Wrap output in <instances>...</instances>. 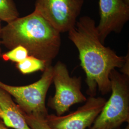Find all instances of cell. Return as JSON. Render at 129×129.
Returning a JSON list of instances; mask_svg holds the SVG:
<instances>
[{
    "label": "cell",
    "mask_w": 129,
    "mask_h": 129,
    "mask_svg": "<svg viewBox=\"0 0 129 129\" xmlns=\"http://www.w3.org/2000/svg\"><path fill=\"white\" fill-rule=\"evenodd\" d=\"M2 28H3V27H2L1 22V20H0V57H1V55H2V49H1V44H2L1 38V34H2Z\"/></svg>",
    "instance_id": "9a60e30c"
},
{
    "label": "cell",
    "mask_w": 129,
    "mask_h": 129,
    "mask_svg": "<svg viewBox=\"0 0 129 129\" xmlns=\"http://www.w3.org/2000/svg\"><path fill=\"white\" fill-rule=\"evenodd\" d=\"M0 129H8L7 127L0 120Z\"/></svg>",
    "instance_id": "2e32d148"
},
{
    "label": "cell",
    "mask_w": 129,
    "mask_h": 129,
    "mask_svg": "<svg viewBox=\"0 0 129 129\" xmlns=\"http://www.w3.org/2000/svg\"><path fill=\"white\" fill-rule=\"evenodd\" d=\"M24 116L27 124L31 129H52L47 124L45 119L24 113Z\"/></svg>",
    "instance_id": "4fadbf2b"
},
{
    "label": "cell",
    "mask_w": 129,
    "mask_h": 129,
    "mask_svg": "<svg viewBox=\"0 0 129 129\" xmlns=\"http://www.w3.org/2000/svg\"><path fill=\"white\" fill-rule=\"evenodd\" d=\"M0 108L3 113L1 119L7 127L31 129L26 122L23 111L15 104L9 94L1 88Z\"/></svg>",
    "instance_id": "9c48e42d"
},
{
    "label": "cell",
    "mask_w": 129,
    "mask_h": 129,
    "mask_svg": "<svg viewBox=\"0 0 129 129\" xmlns=\"http://www.w3.org/2000/svg\"><path fill=\"white\" fill-rule=\"evenodd\" d=\"M102 97H89L83 106L67 115L48 114L45 118L52 129H88L93 123L106 103Z\"/></svg>",
    "instance_id": "52a82bcc"
},
{
    "label": "cell",
    "mask_w": 129,
    "mask_h": 129,
    "mask_svg": "<svg viewBox=\"0 0 129 129\" xmlns=\"http://www.w3.org/2000/svg\"><path fill=\"white\" fill-rule=\"evenodd\" d=\"M19 17L13 0H0V20L9 23Z\"/></svg>",
    "instance_id": "8fae6325"
},
{
    "label": "cell",
    "mask_w": 129,
    "mask_h": 129,
    "mask_svg": "<svg viewBox=\"0 0 129 129\" xmlns=\"http://www.w3.org/2000/svg\"><path fill=\"white\" fill-rule=\"evenodd\" d=\"M53 82L55 94L49 99L48 106L55 111L56 115H62L74 104L86 102L81 91V78L71 77L66 64L60 61L53 66Z\"/></svg>",
    "instance_id": "5b68a950"
},
{
    "label": "cell",
    "mask_w": 129,
    "mask_h": 129,
    "mask_svg": "<svg viewBox=\"0 0 129 129\" xmlns=\"http://www.w3.org/2000/svg\"><path fill=\"white\" fill-rule=\"evenodd\" d=\"M68 32L69 40L78 50L80 64L86 75L87 94L95 97L97 89L102 95L111 92L110 73L122 67L127 54L118 55L104 46L98 36L95 21L88 16L80 17Z\"/></svg>",
    "instance_id": "6da1fadb"
},
{
    "label": "cell",
    "mask_w": 129,
    "mask_h": 129,
    "mask_svg": "<svg viewBox=\"0 0 129 129\" xmlns=\"http://www.w3.org/2000/svg\"><path fill=\"white\" fill-rule=\"evenodd\" d=\"M129 129V124L124 129Z\"/></svg>",
    "instance_id": "d6986e66"
},
{
    "label": "cell",
    "mask_w": 129,
    "mask_h": 129,
    "mask_svg": "<svg viewBox=\"0 0 129 129\" xmlns=\"http://www.w3.org/2000/svg\"><path fill=\"white\" fill-rule=\"evenodd\" d=\"M125 2H126L127 4H129V0H123Z\"/></svg>",
    "instance_id": "ac0fdd59"
},
{
    "label": "cell",
    "mask_w": 129,
    "mask_h": 129,
    "mask_svg": "<svg viewBox=\"0 0 129 129\" xmlns=\"http://www.w3.org/2000/svg\"><path fill=\"white\" fill-rule=\"evenodd\" d=\"M3 112L2 111V110H1V109L0 108V119H1V118H2V116H3Z\"/></svg>",
    "instance_id": "e0dca14e"
},
{
    "label": "cell",
    "mask_w": 129,
    "mask_h": 129,
    "mask_svg": "<svg viewBox=\"0 0 129 129\" xmlns=\"http://www.w3.org/2000/svg\"><path fill=\"white\" fill-rule=\"evenodd\" d=\"M100 20L96 26L99 38L104 44L111 32L119 33L129 20V4L123 0H99Z\"/></svg>",
    "instance_id": "ba28073f"
},
{
    "label": "cell",
    "mask_w": 129,
    "mask_h": 129,
    "mask_svg": "<svg viewBox=\"0 0 129 129\" xmlns=\"http://www.w3.org/2000/svg\"><path fill=\"white\" fill-rule=\"evenodd\" d=\"M84 0H36L35 11L60 33L75 26Z\"/></svg>",
    "instance_id": "8992f818"
},
{
    "label": "cell",
    "mask_w": 129,
    "mask_h": 129,
    "mask_svg": "<svg viewBox=\"0 0 129 129\" xmlns=\"http://www.w3.org/2000/svg\"><path fill=\"white\" fill-rule=\"evenodd\" d=\"M1 39L7 49L23 46L29 55L45 61L47 66L58 55L61 45L60 33L35 11L3 27Z\"/></svg>",
    "instance_id": "7a4b0ae2"
},
{
    "label": "cell",
    "mask_w": 129,
    "mask_h": 129,
    "mask_svg": "<svg viewBox=\"0 0 129 129\" xmlns=\"http://www.w3.org/2000/svg\"><path fill=\"white\" fill-rule=\"evenodd\" d=\"M47 66L45 61L32 55H29L23 61L16 64L19 71L24 75L32 73L38 71L43 72Z\"/></svg>",
    "instance_id": "30bf717a"
},
{
    "label": "cell",
    "mask_w": 129,
    "mask_h": 129,
    "mask_svg": "<svg viewBox=\"0 0 129 129\" xmlns=\"http://www.w3.org/2000/svg\"><path fill=\"white\" fill-rule=\"evenodd\" d=\"M121 72L122 74L129 77V52L127 54V56L126 58L124 64L122 67L120 69Z\"/></svg>",
    "instance_id": "5bb4252c"
},
{
    "label": "cell",
    "mask_w": 129,
    "mask_h": 129,
    "mask_svg": "<svg viewBox=\"0 0 129 129\" xmlns=\"http://www.w3.org/2000/svg\"><path fill=\"white\" fill-rule=\"evenodd\" d=\"M29 55L28 51L25 47L18 46L2 54L1 57L5 61H10L17 64L23 61Z\"/></svg>",
    "instance_id": "7c38bea8"
},
{
    "label": "cell",
    "mask_w": 129,
    "mask_h": 129,
    "mask_svg": "<svg viewBox=\"0 0 129 129\" xmlns=\"http://www.w3.org/2000/svg\"><path fill=\"white\" fill-rule=\"evenodd\" d=\"M111 95L88 129H116L129 122V77L113 69L110 75Z\"/></svg>",
    "instance_id": "3957f363"
},
{
    "label": "cell",
    "mask_w": 129,
    "mask_h": 129,
    "mask_svg": "<svg viewBox=\"0 0 129 129\" xmlns=\"http://www.w3.org/2000/svg\"><path fill=\"white\" fill-rule=\"evenodd\" d=\"M53 66H47L41 78L30 85L11 86L0 81V88L14 98L20 108L28 115L45 119L48 114L46 105V94L53 83Z\"/></svg>",
    "instance_id": "277c9868"
}]
</instances>
